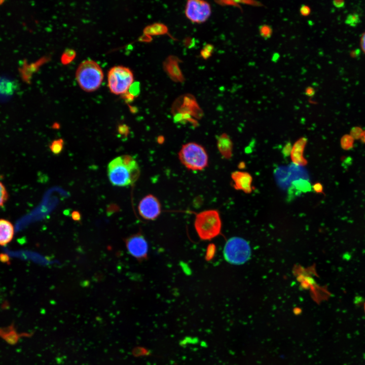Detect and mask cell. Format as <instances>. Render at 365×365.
<instances>
[{
  "instance_id": "obj_28",
  "label": "cell",
  "mask_w": 365,
  "mask_h": 365,
  "mask_svg": "<svg viewBox=\"0 0 365 365\" xmlns=\"http://www.w3.org/2000/svg\"><path fill=\"white\" fill-rule=\"evenodd\" d=\"M312 189L316 193H320L323 191V187L319 182H316L312 186Z\"/></svg>"
},
{
  "instance_id": "obj_7",
  "label": "cell",
  "mask_w": 365,
  "mask_h": 365,
  "mask_svg": "<svg viewBox=\"0 0 365 365\" xmlns=\"http://www.w3.org/2000/svg\"><path fill=\"white\" fill-rule=\"evenodd\" d=\"M186 15L191 21L202 23L211 14V7L209 3L202 1H188L186 7Z\"/></svg>"
},
{
  "instance_id": "obj_31",
  "label": "cell",
  "mask_w": 365,
  "mask_h": 365,
  "mask_svg": "<svg viewBox=\"0 0 365 365\" xmlns=\"http://www.w3.org/2000/svg\"><path fill=\"white\" fill-rule=\"evenodd\" d=\"M360 47L362 51L365 54V31L362 34L360 38Z\"/></svg>"
},
{
  "instance_id": "obj_29",
  "label": "cell",
  "mask_w": 365,
  "mask_h": 365,
  "mask_svg": "<svg viewBox=\"0 0 365 365\" xmlns=\"http://www.w3.org/2000/svg\"><path fill=\"white\" fill-rule=\"evenodd\" d=\"M345 4V2L343 0H335L333 1V5L337 8H344Z\"/></svg>"
},
{
  "instance_id": "obj_13",
  "label": "cell",
  "mask_w": 365,
  "mask_h": 365,
  "mask_svg": "<svg viewBox=\"0 0 365 365\" xmlns=\"http://www.w3.org/2000/svg\"><path fill=\"white\" fill-rule=\"evenodd\" d=\"M14 227L9 220L0 218V246H6L10 243L14 236Z\"/></svg>"
},
{
  "instance_id": "obj_25",
  "label": "cell",
  "mask_w": 365,
  "mask_h": 365,
  "mask_svg": "<svg viewBox=\"0 0 365 365\" xmlns=\"http://www.w3.org/2000/svg\"><path fill=\"white\" fill-rule=\"evenodd\" d=\"M292 148L291 143L289 141L285 143L282 150V154L284 158H286L290 155Z\"/></svg>"
},
{
  "instance_id": "obj_6",
  "label": "cell",
  "mask_w": 365,
  "mask_h": 365,
  "mask_svg": "<svg viewBox=\"0 0 365 365\" xmlns=\"http://www.w3.org/2000/svg\"><path fill=\"white\" fill-rule=\"evenodd\" d=\"M224 257L229 263L240 265L248 260L251 256L249 243L244 239L234 237L230 238L224 246Z\"/></svg>"
},
{
  "instance_id": "obj_17",
  "label": "cell",
  "mask_w": 365,
  "mask_h": 365,
  "mask_svg": "<svg viewBox=\"0 0 365 365\" xmlns=\"http://www.w3.org/2000/svg\"><path fill=\"white\" fill-rule=\"evenodd\" d=\"M167 30L166 26L161 24H155L147 27L145 33L153 35L162 34L166 33Z\"/></svg>"
},
{
  "instance_id": "obj_34",
  "label": "cell",
  "mask_w": 365,
  "mask_h": 365,
  "mask_svg": "<svg viewBox=\"0 0 365 365\" xmlns=\"http://www.w3.org/2000/svg\"><path fill=\"white\" fill-rule=\"evenodd\" d=\"M239 168H240V169H243V168H245V164H244V162H241V163L239 164Z\"/></svg>"
},
{
  "instance_id": "obj_18",
  "label": "cell",
  "mask_w": 365,
  "mask_h": 365,
  "mask_svg": "<svg viewBox=\"0 0 365 365\" xmlns=\"http://www.w3.org/2000/svg\"><path fill=\"white\" fill-rule=\"evenodd\" d=\"M5 330L8 333H0V336L3 337V338L9 344H15L18 340L19 336L16 333L14 329L11 328L10 330L8 328V332L7 328H5Z\"/></svg>"
},
{
  "instance_id": "obj_27",
  "label": "cell",
  "mask_w": 365,
  "mask_h": 365,
  "mask_svg": "<svg viewBox=\"0 0 365 365\" xmlns=\"http://www.w3.org/2000/svg\"><path fill=\"white\" fill-rule=\"evenodd\" d=\"M300 12L302 16H307L311 13V9L308 6L303 4L300 7Z\"/></svg>"
},
{
  "instance_id": "obj_30",
  "label": "cell",
  "mask_w": 365,
  "mask_h": 365,
  "mask_svg": "<svg viewBox=\"0 0 365 365\" xmlns=\"http://www.w3.org/2000/svg\"><path fill=\"white\" fill-rule=\"evenodd\" d=\"M315 90L311 87H307L305 91V94L309 97L313 96L315 94Z\"/></svg>"
},
{
  "instance_id": "obj_11",
  "label": "cell",
  "mask_w": 365,
  "mask_h": 365,
  "mask_svg": "<svg viewBox=\"0 0 365 365\" xmlns=\"http://www.w3.org/2000/svg\"><path fill=\"white\" fill-rule=\"evenodd\" d=\"M307 143L306 137H301L297 140L293 146L290 158L293 163L299 166L307 164V160L303 156V153Z\"/></svg>"
},
{
  "instance_id": "obj_12",
  "label": "cell",
  "mask_w": 365,
  "mask_h": 365,
  "mask_svg": "<svg viewBox=\"0 0 365 365\" xmlns=\"http://www.w3.org/2000/svg\"><path fill=\"white\" fill-rule=\"evenodd\" d=\"M178 59L175 56L168 57L163 64V67L170 78L175 82H182L184 78L179 67Z\"/></svg>"
},
{
  "instance_id": "obj_35",
  "label": "cell",
  "mask_w": 365,
  "mask_h": 365,
  "mask_svg": "<svg viewBox=\"0 0 365 365\" xmlns=\"http://www.w3.org/2000/svg\"><path fill=\"white\" fill-rule=\"evenodd\" d=\"M4 3V1L0 0V5H2Z\"/></svg>"
},
{
  "instance_id": "obj_19",
  "label": "cell",
  "mask_w": 365,
  "mask_h": 365,
  "mask_svg": "<svg viewBox=\"0 0 365 365\" xmlns=\"http://www.w3.org/2000/svg\"><path fill=\"white\" fill-rule=\"evenodd\" d=\"M64 147V141L62 139L59 138L53 140L49 145L51 151L55 155L59 154L63 150Z\"/></svg>"
},
{
  "instance_id": "obj_23",
  "label": "cell",
  "mask_w": 365,
  "mask_h": 365,
  "mask_svg": "<svg viewBox=\"0 0 365 365\" xmlns=\"http://www.w3.org/2000/svg\"><path fill=\"white\" fill-rule=\"evenodd\" d=\"M75 52L72 50L66 51L62 56V62L64 64L69 63L75 57Z\"/></svg>"
},
{
  "instance_id": "obj_3",
  "label": "cell",
  "mask_w": 365,
  "mask_h": 365,
  "mask_svg": "<svg viewBox=\"0 0 365 365\" xmlns=\"http://www.w3.org/2000/svg\"><path fill=\"white\" fill-rule=\"evenodd\" d=\"M194 225L201 239L210 240L221 232L222 222L220 214L215 209L201 211L196 215Z\"/></svg>"
},
{
  "instance_id": "obj_4",
  "label": "cell",
  "mask_w": 365,
  "mask_h": 365,
  "mask_svg": "<svg viewBox=\"0 0 365 365\" xmlns=\"http://www.w3.org/2000/svg\"><path fill=\"white\" fill-rule=\"evenodd\" d=\"M178 157L182 165L191 170H201L208 165V158L205 149L195 142L184 144Z\"/></svg>"
},
{
  "instance_id": "obj_20",
  "label": "cell",
  "mask_w": 365,
  "mask_h": 365,
  "mask_svg": "<svg viewBox=\"0 0 365 365\" xmlns=\"http://www.w3.org/2000/svg\"><path fill=\"white\" fill-rule=\"evenodd\" d=\"M359 15L356 13L349 14L345 20V23L351 27L356 26L360 22Z\"/></svg>"
},
{
  "instance_id": "obj_10",
  "label": "cell",
  "mask_w": 365,
  "mask_h": 365,
  "mask_svg": "<svg viewBox=\"0 0 365 365\" xmlns=\"http://www.w3.org/2000/svg\"><path fill=\"white\" fill-rule=\"evenodd\" d=\"M231 178L234 182L233 187L236 190L242 191L247 194L252 192V178L249 173L240 171H234L231 174Z\"/></svg>"
},
{
  "instance_id": "obj_24",
  "label": "cell",
  "mask_w": 365,
  "mask_h": 365,
  "mask_svg": "<svg viewBox=\"0 0 365 365\" xmlns=\"http://www.w3.org/2000/svg\"><path fill=\"white\" fill-rule=\"evenodd\" d=\"M353 137L351 136L345 135L341 139V145L344 149H348L353 144Z\"/></svg>"
},
{
  "instance_id": "obj_15",
  "label": "cell",
  "mask_w": 365,
  "mask_h": 365,
  "mask_svg": "<svg viewBox=\"0 0 365 365\" xmlns=\"http://www.w3.org/2000/svg\"><path fill=\"white\" fill-rule=\"evenodd\" d=\"M15 89V85L12 81L8 78L0 77V97L12 95Z\"/></svg>"
},
{
  "instance_id": "obj_16",
  "label": "cell",
  "mask_w": 365,
  "mask_h": 365,
  "mask_svg": "<svg viewBox=\"0 0 365 365\" xmlns=\"http://www.w3.org/2000/svg\"><path fill=\"white\" fill-rule=\"evenodd\" d=\"M291 185L301 193L310 192L312 189L310 182L307 179L303 178L294 180L292 181Z\"/></svg>"
},
{
  "instance_id": "obj_8",
  "label": "cell",
  "mask_w": 365,
  "mask_h": 365,
  "mask_svg": "<svg viewBox=\"0 0 365 365\" xmlns=\"http://www.w3.org/2000/svg\"><path fill=\"white\" fill-rule=\"evenodd\" d=\"M125 243L129 254L138 261L147 258L148 244L144 236L140 233L131 235L125 239Z\"/></svg>"
},
{
  "instance_id": "obj_5",
  "label": "cell",
  "mask_w": 365,
  "mask_h": 365,
  "mask_svg": "<svg viewBox=\"0 0 365 365\" xmlns=\"http://www.w3.org/2000/svg\"><path fill=\"white\" fill-rule=\"evenodd\" d=\"M133 74L129 68L115 66L107 74V85L112 93L121 95L127 93L133 82Z\"/></svg>"
},
{
  "instance_id": "obj_1",
  "label": "cell",
  "mask_w": 365,
  "mask_h": 365,
  "mask_svg": "<svg viewBox=\"0 0 365 365\" xmlns=\"http://www.w3.org/2000/svg\"><path fill=\"white\" fill-rule=\"evenodd\" d=\"M107 174L113 186L126 187L131 185L138 179L140 170L134 159L126 155L118 157L109 163Z\"/></svg>"
},
{
  "instance_id": "obj_26",
  "label": "cell",
  "mask_w": 365,
  "mask_h": 365,
  "mask_svg": "<svg viewBox=\"0 0 365 365\" xmlns=\"http://www.w3.org/2000/svg\"><path fill=\"white\" fill-rule=\"evenodd\" d=\"M213 49V48L212 45H206L201 52L202 56L205 59L208 58L209 56H210Z\"/></svg>"
},
{
  "instance_id": "obj_32",
  "label": "cell",
  "mask_w": 365,
  "mask_h": 365,
  "mask_svg": "<svg viewBox=\"0 0 365 365\" xmlns=\"http://www.w3.org/2000/svg\"><path fill=\"white\" fill-rule=\"evenodd\" d=\"M71 217L72 218L76 221H78L80 220L81 218V214L80 213L77 211H74L71 213Z\"/></svg>"
},
{
  "instance_id": "obj_33",
  "label": "cell",
  "mask_w": 365,
  "mask_h": 365,
  "mask_svg": "<svg viewBox=\"0 0 365 365\" xmlns=\"http://www.w3.org/2000/svg\"><path fill=\"white\" fill-rule=\"evenodd\" d=\"M127 129H126V126H119L118 128V131L119 132L122 134L124 132H126Z\"/></svg>"
},
{
  "instance_id": "obj_14",
  "label": "cell",
  "mask_w": 365,
  "mask_h": 365,
  "mask_svg": "<svg viewBox=\"0 0 365 365\" xmlns=\"http://www.w3.org/2000/svg\"><path fill=\"white\" fill-rule=\"evenodd\" d=\"M217 147L219 152L225 159L232 157L233 143L230 137L226 133H223L217 138Z\"/></svg>"
},
{
  "instance_id": "obj_21",
  "label": "cell",
  "mask_w": 365,
  "mask_h": 365,
  "mask_svg": "<svg viewBox=\"0 0 365 365\" xmlns=\"http://www.w3.org/2000/svg\"><path fill=\"white\" fill-rule=\"evenodd\" d=\"M259 31L260 35L265 40L269 39L272 34V28L268 24H262L259 27Z\"/></svg>"
},
{
  "instance_id": "obj_22",
  "label": "cell",
  "mask_w": 365,
  "mask_h": 365,
  "mask_svg": "<svg viewBox=\"0 0 365 365\" xmlns=\"http://www.w3.org/2000/svg\"><path fill=\"white\" fill-rule=\"evenodd\" d=\"M8 198V191L4 184L0 181V207L4 206L7 201Z\"/></svg>"
},
{
  "instance_id": "obj_9",
  "label": "cell",
  "mask_w": 365,
  "mask_h": 365,
  "mask_svg": "<svg viewBox=\"0 0 365 365\" xmlns=\"http://www.w3.org/2000/svg\"><path fill=\"white\" fill-rule=\"evenodd\" d=\"M138 210L142 218L147 220H153L160 214L161 204L155 196L150 194L140 200L138 206Z\"/></svg>"
},
{
  "instance_id": "obj_2",
  "label": "cell",
  "mask_w": 365,
  "mask_h": 365,
  "mask_svg": "<svg viewBox=\"0 0 365 365\" xmlns=\"http://www.w3.org/2000/svg\"><path fill=\"white\" fill-rule=\"evenodd\" d=\"M104 75L102 68L95 61L87 59L78 66L76 72L77 82L86 92H93L100 86Z\"/></svg>"
},
{
  "instance_id": "obj_36",
  "label": "cell",
  "mask_w": 365,
  "mask_h": 365,
  "mask_svg": "<svg viewBox=\"0 0 365 365\" xmlns=\"http://www.w3.org/2000/svg\"><path fill=\"white\" fill-rule=\"evenodd\" d=\"M363 308H364V312H365V302H364V307H363Z\"/></svg>"
}]
</instances>
